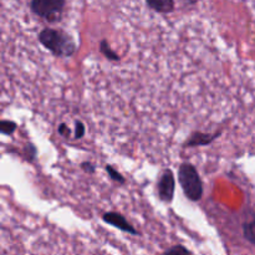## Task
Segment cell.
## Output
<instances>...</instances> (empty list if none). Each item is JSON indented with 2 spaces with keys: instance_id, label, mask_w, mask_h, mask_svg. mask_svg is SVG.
Listing matches in <instances>:
<instances>
[{
  "instance_id": "cell-13",
  "label": "cell",
  "mask_w": 255,
  "mask_h": 255,
  "mask_svg": "<svg viewBox=\"0 0 255 255\" xmlns=\"http://www.w3.org/2000/svg\"><path fill=\"white\" fill-rule=\"evenodd\" d=\"M85 133H86V128H85L84 122L80 121V120H76V121H75V132L71 139L76 141V139L82 138V137L85 136Z\"/></svg>"
},
{
  "instance_id": "cell-6",
  "label": "cell",
  "mask_w": 255,
  "mask_h": 255,
  "mask_svg": "<svg viewBox=\"0 0 255 255\" xmlns=\"http://www.w3.org/2000/svg\"><path fill=\"white\" fill-rule=\"evenodd\" d=\"M222 136V131H217L214 133H204V132H193L183 143L184 148H194V147L208 146L213 143L217 138Z\"/></svg>"
},
{
  "instance_id": "cell-7",
  "label": "cell",
  "mask_w": 255,
  "mask_h": 255,
  "mask_svg": "<svg viewBox=\"0 0 255 255\" xmlns=\"http://www.w3.org/2000/svg\"><path fill=\"white\" fill-rule=\"evenodd\" d=\"M146 4L158 14H169L176 9V0H146Z\"/></svg>"
},
{
  "instance_id": "cell-10",
  "label": "cell",
  "mask_w": 255,
  "mask_h": 255,
  "mask_svg": "<svg viewBox=\"0 0 255 255\" xmlns=\"http://www.w3.org/2000/svg\"><path fill=\"white\" fill-rule=\"evenodd\" d=\"M105 171L109 174L110 179H111L112 182H116V183L119 184L126 183V178H125L124 174H122L121 172L117 171V169L115 168L114 166H111V164H106V166H105Z\"/></svg>"
},
{
  "instance_id": "cell-16",
  "label": "cell",
  "mask_w": 255,
  "mask_h": 255,
  "mask_svg": "<svg viewBox=\"0 0 255 255\" xmlns=\"http://www.w3.org/2000/svg\"><path fill=\"white\" fill-rule=\"evenodd\" d=\"M57 132H59L60 136L64 137V138H70V136H71V129H70L69 127L66 126V124H64V122L59 125Z\"/></svg>"
},
{
  "instance_id": "cell-12",
  "label": "cell",
  "mask_w": 255,
  "mask_h": 255,
  "mask_svg": "<svg viewBox=\"0 0 255 255\" xmlns=\"http://www.w3.org/2000/svg\"><path fill=\"white\" fill-rule=\"evenodd\" d=\"M22 154L27 162H34L37 158V148L34 143H26L22 148Z\"/></svg>"
},
{
  "instance_id": "cell-4",
  "label": "cell",
  "mask_w": 255,
  "mask_h": 255,
  "mask_svg": "<svg viewBox=\"0 0 255 255\" xmlns=\"http://www.w3.org/2000/svg\"><path fill=\"white\" fill-rule=\"evenodd\" d=\"M174 192H176V178L172 169L166 168L159 176L157 181V194H158L159 201L163 203L169 204L174 198Z\"/></svg>"
},
{
  "instance_id": "cell-2",
  "label": "cell",
  "mask_w": 255,
  "mask_h": 255,
  "mask_svg": "<svg viewBox=\"0 0 255 255\" xmlns=\"http://www.w3.org/2000/svg\"><path fill=\"white\" fill-rule=\"evenodd\" d=\"M178 181L184 196L189 201H201L203 197V181H202L196 166L189 162H183L178 168Z\"/></svg>"
},
{
  "instance_id": "cell-1",
  "label": "cell",
  "mask_w": 255,
  "mask_h": 255,
  "mask_svg": "<svg viewBox=\"0 0 255 255\" xmlns=\"http://www.w3.org/2000/svg\"><path fill=\"white\" fill-rule=\"evenodd\" d=\"M37 40L56 57H71L77 51V44L74 37L61 29L46 27L39 32Z\"/></svg>"
},
{
  "instance_id": "cell-11",
  "label": "cell",
  "mask_w": 255,
  "mask_h": 255,
  "mask_svg": "<svg viewBox=\"0 0 255 255\" xmlns=\"http://www.w3.org/2000/svg\"><path fill=\"white\" fill-rule=\"evenodd\" d=\"M17 129V124L11 120H1L0 122V132L4 136H11Z\"/></svg>"
},
{
  "instance_id": "cell-9",
  "label": "cell",
  "mask_w": 255,
  "mask_h": 255,
  "mask_svg": "<svg viewBox=\"0 0 255 255\" xmlns=\"http://www.w3.org/2000/svg\"><path fill=\"white\" fill-rule=\"evenodd\" d=\"M243 236L248 243L255 247V216L243 224Z\"/></svg>"
},
{
  "instance_id": "cell-15",
  "label": "cell",
  "mask_w": 255,
  "mask_h": 255,
  "mask_svg": "<svg viewBox=\"0 0 255 255\" xmlns=\"http://www.w3.org/2000/svg\"><path fill=\"white\" fill-rule=\"evenodd\" d=\"M80 168H81L82 171L87 174H94L95 172H96V167H95V164L92 163V162H89V161L82 162V163L80 164Z\"/></svg>"
},
{
  "instance_id": "cell-8",
  "label": "cell",
  "mask_w": 255,
  "mask_h": 255,
  "mask_svg": "<svg viewBox=\"0 0 255 255\" xmlns=\"http://www.w3.org/2000/svg\"><path fill=\"white\" fill-rule=\"evenodd\" d=\"M100 52H101L102 55H104L105 57H106L107 60H110V61H120V55L117 54L116 51H115L114 49H112L111 46H110L109 41H107L106 39H102L101 41H100Z\"/></svg>"
},
{
  "instance_id": "cell-17",
  "label": "cell",
  "mask_w": 255,
  "mask_h": 255,
  "mask_svg": "<svg viewBox=\"0 0 255 255\" xmlns=\"http://www.w3.org/2000/svg\"><path fill=\"white\" fill-rule=\"evenodd\" d=\"M177 1L181 2V5H183V6H191V5L197 4L198 0H177Z\"/></svg>"
},
{
  "instance_id": "cell-14",
  "label": "cell",
  "mask_w": 255,
  "mask_h": 255,
  "mask_svg": "<svg viewBox=\"0 0 255 255\" xmlns=\"http://www.w3.org/2000/svg\"><path fill=\"white\" fill-rule=\"evenodd\" d=\"M176 253L177 254H181V253L191 254L192 252L189 251V249H187L184 246H181V244H178V246H174V247H172V248H168L164 251V254H176Z\"/></svg>"
},
{
  "instance_id": "cell-3",
  "label": "cell",
  "mask_w": 255,
  "mask_h": 255,
  "mask_svg": "<svg viewBox=\"0 0 255 255\" xmlns=\"http://www.w3.org/2000/svg\"><path fill=\"white\" fill-rule=\"evenodd\" d=\"M66 0H31L30 10L36 16L50 24H56L62 19Z\"/></svg>"
},
{
  "instance_id": "cell-5",
  "label": "cell",
  "mask_w": 255,
  "mask_h": 255,
  "mask_svg": "<svg viewBox=\"0 0 255 255\" xmlns=\"http://www.w3.org/2000/svg\"><path fill=\"white\" fill-rule=\"evenodd\" d=\"M102 221L105 222L109 226L115 227L116 229H120L121 232L127 234H131V236H138V231L129 223L126 219V217L122 216L121 213H117V212H106L102 216Z\"/></svg>"
}]
</instances>
